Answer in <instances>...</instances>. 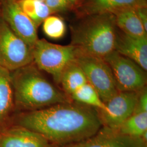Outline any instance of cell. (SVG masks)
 Instances as JSON below:
<instances>
[{
  "mask_svg": "<svg viewBox=\"0 0 147 147\" xmlns=\"http://www.w3.org/2000/svg\"><path fill=\"white\" fill-rule=\"evenodd\" d=\"M87 82L83 70L75 60L64 70L59 84L62 86L63 92L70 98L75 91Z\"/></svg>",
  "mask_w": 147,
  "mask_h": 147,
  "instance_id": "15",
  "label": "cell"
},
{
  "mask_svg": "<svg viewBox=\"0 0 147 147\" xmlns=\"http://www.w3.org/2000/svg\"><path fill=\"white\" fill-rule=\"evenodd\" d=\"M109 65L119 92H138L146 87V71L116 51L104 58Z\"/></svg>",
  "mask_w": 147,
  "mask_h": 147,
  "instance_id": "7",
  "label": "cell"
},
{
  "mask_svg": "<svg viewBox=\"0 0 147 147\" xmlns=\"http://www.w3.org/2000/svg\"><path fill=\"white\" fill-rule=\"evenodd\" d=\"M42 1H45V0H42Z\"/></svg>",
  "mask_w": 147,
  "mask_h": 147,
  "instance_id": "25",
  "label": "cell"
},
{
  "mask_svg": "<svg viewBox=\"0 0 147 147\" xmlns=\"http://www.w3.org/2000/svg\"><path fill=\"white\" fill-rule=\"evenodd\" d=\"M136 11L144 30L147 32V6L138 7L136 8Z\"/></svg>",
  "mask_w": 147,
  "mask_h": 147,
  "instance_id": "22",
  "label": "cell"
},
{
  "mask_svg": "<svg viewBox=\"0 0 147 147\" xmlns=\"http://www.w3.org/2000/svg\"><path fill=\"white\" fill-rule=\"evenodd\" d=\"M136 8H127L112 13L115 16L116 26L126 34L136 38L147 37V32L137 16Z\"/></svg>",
  "mask_w": 147,
  "mask_h": 147,
  "instance_id": "13",
  "label": "cell"
},
{
  "mask_svg": "<svg viewBox=\"0 0 147 147\" xmlns=\"http://www.w3.org/2000/svg\"><path fill=\"white\" fill-rule=\"evenodd\" d=\"M16 124L42 135L54 147L88 138L103 126L98 110L72 100L24 112Z\"/></svg>",
  "mask_w": 147,
  "mask_h": 147,
  "instance_id": "1",
  "label": "cell"
},
{
  "mask_svg": "<svg viewBox=\"0 0 147 147\" xmlns=\"http://www.w3.org/2000/svg\"><path fill=\"white\" fill-rule=\"evenodd\" d=\"M147 112V87L139 92L136 106L134 113Z\"/></svg>",
  "mask_w": 147,
  "mask_h": 147,
  "instance_id": "21",
  "label": "cell"
},
{
  "mask_svg": "<svg viewBox=\"0 0 147 147\" xmlns=\"http://www.w3.org/2000/svg\"><path fill=\"white\" fill-rule=\"evenodd\" d=\"M69 9L75 11L83 4L84 0H68Z\"/></svg>",
  "mask_w": 147,
  "mask_h": 147,
  "instance_id": "23",
  "label": "cell"
},
{
  "mask_svg": "<svg viewBox=\"0 0 147 147\" xmlns=\"http://www.w3.org/2000/svg\"><path fill=\"white\" fill-rule=\"evenodd\" d=\"M1 18V1H0V18Z\"/></svg>",
  "mask_w": 147,
  "mask_h": 147,
  "instance_id": "24",
  "label": "cell"
},
{
  "mask_svg": "<svg viewBox=\"0 0 147 147\" xmlns=\"http://www.w3.org/2000/svg\"><path fill=\"white\" fill-rule=\"evenodd\" d=\"M1 17L18 36L33 49L39 39L37 28L23 11L18 0H0Z\"/></svg>",
  "mask_w": 147,
  "mask_h": 147,
  "instance_id": "9",
  "label": "cell"
},
{
  "mask_svg": "<svg viewBox=\"0 0 147 147\" xmlns=\"http://www.w3.org/2000/svg\"><path fill=\"white\" fill-rule=\"evenodd\" d=\"M42 24V30L47 37L59 39L64 37L66 32V25L63 19L57 16H50Z\"/></svg>",
  "mask_w": 147,
  "mask_h": 147,
  "instance_id": "19",
  "label": "cell"
},
{
  "mask_svg": "<svg viewBox=\"0 0 147 147\" xmlns=\"http://www.w3.org/2000/svg\"><path fill=\"white\" fill-rule=\"evenodd\" d=\"M140 91L119 92L106 102L107 111H98L102 126L117 131L134 113Z\"/></svg>",
  "mask_w": 147,
  "mask_h": 147,
  "instance_id": "8",
  "label": "cell"
},
{
  "mask_svg": "<svg viewBox=\"0 0 147 147\" xmlns=\"http://www.w3.org/2000/svg\"><path fill=\"white\" fill-rule=\"evenodd\" d=\"M0 147H54L36 132L16 125L0 132Z\"/></svg>",
  "mask_w": 147,
  "mask_h": 147,
  "instance_id": "10",
  "label": "cell"
},
{
  "mask_svg": "<svg viewBox=\"0 0 147 147\" xmlns=\"http://www.w3.org/2000/svg\"><path fill=\"white\" fill-rule=\"evenodd\" d=\"M117 131L127 136L141 138L147 132V112L134 113Z\"/></svg>",
  "mask_w": 147,
  "mask_h": 147,
  "instance_id": "18",
  "label": "cell"
},
{
  "mask_svg": "<svg viewBox=\"0 0 147 147\" xmlns=\"http://www.w3.org/2000/svg\"><path fill=\"white\" fill-rule=\"evenodd\" d=\"M70 98L75 102L93 107L98 111H107L105 102L101 99L96 89L88 82L75 91Z\"/></svg>",
  "mask_w": 147,
  "mask_h": 147,
  "instance_id": "16",
  "label": "cell"
},
{
  "mask_svg": "<svg viewBox=\"0 0 147 147\" xmlns=\"http://www.w3.org/2000/svg\"><path fill=\"white\" fill-rule=\"evenodd\" d=\"M77 55L76 49L71 44L61 45L44 39H39L33 47L34 64L40 70L50 74L57 84L64 70L75 60Z\"/></svg>",
  "mask_w": 147,
  "mask_h": 147,
  "instance_id": "4",
  "label": "cell"
},
{
  "mask_svg": "<svg viewBox=\"0 0 147 147\" xmlns=\"http://www.w3.org/2000/svg\"><path fill=\"white\" fill-rule=\"evenodd\" d=\"M33 63V49L0 18V67L10 72Z\"/></svg>",
  "mask_w": 147,
  "mask_h": 147,
  "instance_id": "5",
  "label": "cell"
},
{
  "mask_svg": "<svg viewBox=\"0 0 147 147\" xmlns=\"http://www.w3.org/2000/svg\"><path fill=\"white\" fill-rule=\"evenodd\" d=\"M14 105L24 112L71 101L42 75L34 63L11 72Z\"/></svg>",
  "mask_w": 147,
  "mask_h": 147,
  "instance_id": "2",
  "label": "cell"
},
{
  "mask_svg": "<svg viewBox=\"0 0 147 147\" xmlns=\"http://www.w3.org/2000/svg\"><path fill=\"white\" fill-rule=\"evenodd\" d=\"M115 51L147 70V37L130 36L117 28Z\"/></svg>",
  "mask_w": 147,
  "mask_h": 147,
  "instance_id": "11",
  "label": "cell"
},
{
  "mask_svg": "<svg viewBox=\"0 0 147 147\" xmlns=\"http://www.w3.org/2000/svg\"><path fill=\"white\" fill-rule=\"evenodd\" d=\"M75 61L105 104L119 92L110 68L103 58L78 52Z\"/></svg>",
  "mask_w": 147,
  "mask_h": 147,
  "instance_id": "6",
  "label": "cell"
},
{
  "mask_svg": "<svg viewBox=\"0 0 147 147\" xmlns=\"http://www.w3.org/2000/svg\"><path fill=\"white\" fill-rule=\"evenodd\" d=\"M147 6V0H84L75 11L79 18L94 14L111 13L127 8Z\"/></svg>",
  "mask_w": 147,
  "mask_h": 147,
  "instance_id": "12",
  "label": "cell"
},
{
  "mask_svg": "<svg viewBox=\"0 0 147 147\" xmlns=\"http://www.w3.org/2000/svg\"><path fill=\"white\" fill-rule=\"evenodd\" d=\"M22 10L34 24L39 26L52 13L45 1L42 0H18Z\"/></svg>",
  "mask_w": 147,
  "mask_h": 147,
  "instance_id": "17",
  "label": "cell"
},
{
  "mask_svg": "<svg viewBox=\"0 0 147 147\" xmlns=\"http://www.w3.org/2000/svg\"><path fill=\"white\" fill-rule=\"evenodd\" d=\"M14 105L11 72L0 67V123L5 121Z\"/></svg>",
  "mask_w": 147,
  "mask_h": 147,
  "instance_id": "14",
  "label": "cell"
},
{
  "mask_svg": "<svg viewBox=\"0 0 147 147\" xmlns=\"http://www.w3.org/2000/svg\"><path fill=\"white\" fill-rule=\"evenodd\" d=\"M80 18L81 20L71 29L70 44L78 53L103 58L115 51L117 27L112 14Z\"/></svg>",
  "mask_w": 147,
  "mask_h": 147,
  "instance_id": "3",
  "label": "cell"
},
{
  "mask_svg": "<svg viewBox=\"0 0 147 147\" xmlns=\"http://www.w3.org/2000/svg\"><path fill=\"white\" fill-rule=\"evenodd\" d=\"M45 2L52 14L63 12L69 9L68 0H45Z\"/></svg>",
  "mask_w": 147,
  "mask_h": 147,
  "instance_id": "20",
  "label": "cell"
}]
</instances>
